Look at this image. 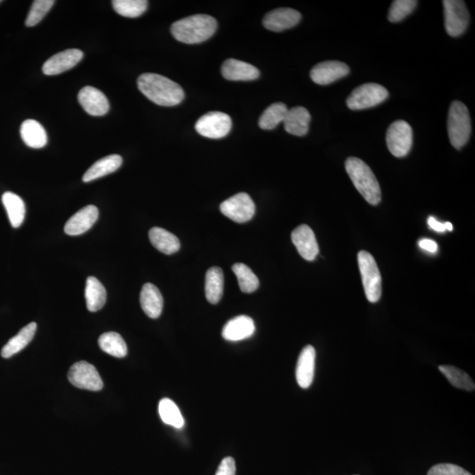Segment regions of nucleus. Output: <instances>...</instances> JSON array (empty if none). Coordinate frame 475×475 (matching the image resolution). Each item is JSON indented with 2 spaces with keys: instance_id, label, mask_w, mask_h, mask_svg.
<instances>
[{
  "instance_id": "nucleus-40",
  "label": "nucleus",
  "mask_w": 475,
  "mask_h": 475,
  "mask_svg": "<svg viewBox=\"0 0 475 475\" xmlns=\"http://www.w3.org/2000/svg\"><path fill=\"white\" fill-rule=\"evenodd\" d=\"M419 246L421 249L428 251L430 253H436L439 246H437V242H434L432 240L423 239L421 240L419 242Z\"/></svg>"
},
{
  "instance_id": "nucleus-14",
  "label": "nucleus",
  "mask_w": 475,
  "mask_h": 475,
  "mask_svg": "<svg viewBox=\"0 0 475 475\" xmlns=\"http://www.w3.org/2000/svg\"><path fill=\"white\" fill-rule=\"evenodd\" d=\"M78 100L87 114L103 117L110 110V103L103 92L93 87H85L80 91Z\"/></svg>"
},
{
  "instance_id": "nucleus-37",
  "label": "nucleus",
  "mask_w": 475,
  "mask_h": 475,
  "mask_svg": "<svg viewBox=\"0 0 475 475\" xmlns=\"http://www.w3.org/2000/svg\"><path fill=\"white\" fill-rule=\"evenodd\" d=\"M54 4H55L54 0H36V1H34L28 18L26 20V26L34 27L37 25L53 8Z\"/></svg>"
},
{
  "instance_id": "nucleus-22",
  "label": "nucleus",
  "mask_w": 475,
  "mask_h": 475,
  "mask_svg": "<svg viewBox=\"0 0 475 475\" xmlns=\"http://www.w3.org/2000/svg\"><path fill=\"white\" fill-rule=\"evenodd\" d=\"M140 304L142 311L152 319L161 316L164 300L161 291L152 284H145L140 293Z\"/></svg>"
},
{
  "instance_id": "nucleus-32",
  "label": "nucleus",
  "mask_w": 475,
  "mask_h": 475,
  "mask_svg": "<svg viewBox=\"0 0 475 475\" xmlns=\"http://www.w3.org/2000/svg\"><path fill=\"white\" fill-rule=\"evenodd\" d=\"M439 369L454 388L466 390V391H474L475 385L473 380L462 370L454 367L453 365H440Z\"/></svg>"
},
{
  "instance_id": "nucleus-41",
  "label": "nucleus",
  "mask_w": 475,
  "mask_h": 475,
  "mask_svg": "<svg viewBox=\"0 0 475 475\" xmlns=\"http://www.w3.org/2000/svg\"><path fill=\"white\" fill-rule=\"evenodd\" d=\"M428 225H429L430 228L436 231L437 233H444L446 231V225H444L443 223L437 221V220L435 218H433V217H430V218L428 219Z\"/></svg>"
},
{
  "instance_id": "nucleus-2",
  "label": "nucleus",
  "mask_w": 475,
  "mask_h": 475,
  "mask_svg": "<svg viewBox=\"0 0 475 475\" xmlns=\"http://www.w3.org/2000/svg\"><path fill=\"white\" fill-rule=\"evenodd\" d=\"M218 23L212 16L196 15L173 24L171 33L179 42L195 44L205 42L215 34Z\"/></svg>"
},
{
  "instance_id": "nucleus-6",
  "label": "nucleus",
  "mask_w": 475,
  "mask_h": 475,
  "mask_svg": "<svg viewBox=\"0 0 475 475\" xmlns=\"http://www.w3.org/2000/svg\"><path fill=\"white\" fill-rule=\"evenodd\" d=\"M389 96L388 91L379 84L367 83L356 87L347 99L351 110H367L384 103Z\"/></svg>"
},
{
  "instance_id": "nucleus-25",
  "label": "nucleus",
  "mask_w": 475,
  "mask_h": 475,
  "mask_svg": "<svg viewBox=\"0 0 475 475\" xmlns=\"http://www.w3.org/2000/svg\"><path fill=\"white\" fill-rule=\"evenodd\" d=\"M149 239L152 245L163 254H175L181 247V243L175 234L159 227H154L150 230Z\"/></svg>"
},
{
  "instance_id": "nucleus-27",
  "label": "nucleus",
  "mask_w": 475,
  "mask_h": 475,
  "mask_svg": "<svg viewBox=\"0 0 475 475\" xmlns=\"http://www.w3.org/2000/svg\"><path fill=\"white\" fill-rule=\"evenodd\" d=\"M85 297H86L88 310L94 313V312L101 310L106 303L107 291L96 277H89L87 280Z\"/></svg>"
},
{
  "instance_id": "nucleus-16",
  "label": "nucleus",
  "mask_w": 475,
  "mask_h": 475,
  "mask_svg": "<svg viewBox=\"0 0 475 475\" xmlns=\"http://www.w3.org/2000/svg\"><path fill=\"white\" fill-rule=\"evenodd\" d=\"M291 240L298 253L307 261H314L319 254L316 237L310 226L301 225L291 233Z\"/></svg>"
},
{
  "instance_id": "nucleus-11",
  "label": "nucleus",
  "mask_w": 475,
  "mask_h": 475,
  "mask_svg": "<svg viewBox=\"0 0 475 475\" xmlns=\"http://www.w3.org/2000/svg\"><path fill=\"white\" fill-rule=\"evenodd\" d=\"M68 379L78 388L95 392L103 388V381L99 372L87 362L81 361L71 366L68 372Z\"/></svg>"
},
{
  "instance_id": "nucleus-43",
  "label": "nucleus",
  "mask_w": 475,
  "mask_h": 475,
  "mask_svg": "<svg viewBox=\"0 0 475 475\" xmlns=\"http://www.w3.org/2000/svg\"><path fill=\"white\" fill-rule=\"evenodd\" d=\"M1 2H2V1H0V4H1Z\"/></svg>"
},
{
  "instance_id": "nucleus-17",
  "label": "nucleus",
  "mask_w": 475,
  "mask_h": 475,
  "mask_svg": "<svg viewBox=\"0 0 475 475\" xmlns=\"http://www.w3.org/2000/svg\"><path fill=\"white\" fill-rule=\"evenodd\" d=\"M99 217V210L94 205L84 207L74 214L64 226V233L70 236H78L91 229Z\"/></svg>"
},
{
  "instance_id": "nucleus-18",
  "label": "nucleus",
  "mask_w": 475,
  "mask_h": 475,
  "mask_svg": "<svg viewBox=\"0 0 475 475\" xmlns=\"http://www.w3.org/2000/svg\"><path fill=\"white\" fill-rule=\"evenodd\" d=\"M256 326L252 318L240 315L230 320L223 328L222 337L225 340L239 342L252 337Z\"/></svg>"
},
{
  "instance_id": "nucleus-19",
  "label": "nucleus",
  "mask_w": 475,
  "mask_h": 475,
  "mask_svg": "<svg viewBox=\"0 0 475 475\" xmlns=\"http://www.w3.org/2000/svg\"><path fill=\"white\" fill-rule=\"evenodd\" d=\"M316 352L313 346L307 345L302 349L296 368V379L300 388H310L314 381Z\"/></svg>"
},
{
  "instance_id": "nucleus-26",
  "label": "nucleus",
  "mask_w": 475,
  "mask_h": 475,
  "mask_svg": "<svg viewBox=\"0 0 475 475\" xmlns=\"http://www.w3.org/2000/svg\"><path fill=\"white\" fill-rule=\"evenodd\" d=\"M36 328V322H31V323L24 327L15 337L10 339L8 344L2 349L1 356L3 358H10L27 347L35 337Z\"/></svg>"
},
{
  "instance_id": "nucleus-23",
  "label": "nucleus",
  "mask_w": 475,
  "mask_h": 475,
  "mask_svg": "<svg viewBox=\"0 0 475 475\" xmlns=\"http://www.w3.org/2000/svg\"><path fill=\"white\" fill-rule=\"evenodd\" d=\"M123 164V158L120 155L112 154L99 159L94 163L83 176L84 182H90L94 180L112 174L120 168Z\"/></svg>"
},
{
  "instance_id": "nucleus-15",
  "label": "nucleus",
  "mask_w": 475,
  "mask_h": 475,
  "mask_svg": "<svg viewBox=\"0 0 475 475\" xmlns=\"http://www.w3.org/2000/svg\"><path fill=\"white\" fill-rule=\"evenodd\" d=\"M301 20L300 13L291 8H278L264 16V28L273 32H282L293 28Z\"/></svg>"
},
{
  "instance_id": "nucleus-31",
  "label": "nucleus",
  "mask_w": 475,
  "mask_h": 475,
  "mask_svg": "<svg viewBox=\"0 0 475 475\" xmlns=\"http://www.w3.org/2000/svg\"><path fill=\"white\" fill-rule=\"evenodd\" d=\"M288 108L283 103H276L267 108L259 119V126L263 130L270 131L278 124L284 123Z\"/></svg>"
},
{
  "instance_id": "nucleus-42",
  "label": "nucleus",
  "mask_w": 475,
  "mask_h": 475,
  "mask_svg": "<svg viewBox=\"0 0 475 475\" xmlns=\"http://www.w3.org/2000/svg\"><path fill=\"white\" fill-rule=\"evenodd\" d=\"M444 225H446V231H450V232H451V231H453V225H451V224L450 222L444 223Z\"/></svg>"
},
{
  "instance_id": "nucleus-38",
  "label": "nucleus",
  "mask_w": 475,
  "mask_h": 475,
  "mask_svg": "<svg viewBox=\"0 0 475 475\" xmlns=\"http://www.w3.org/2000/svg\"><path fill=\"white\" fill-rule=\"evenodd\" d=\"M427 475H473L464 468L453 464H437L433 466Z\"/></svg>"
},
{
  "instance_id": "nucleus-21",
  "label": "nucleus",
  "mask_w": 475,
  "mask_h": 475,
  "mask_svg": "<svg viewBox=\"0 0 475 475\" xmlns=\"http://www.w3.org/2000/svg\"><path fill=\"white\" fill-rule=\"evenodd\" d=\"M310 121L311 115L307 108L296 107L288 110L283 124L288 133L303 137L307 134Z\"/></svg>"
},
{
  "instance_id": "nucleus-29",
  "label": "nucleus",
  "mask_w": 475,
  "mask_h": 475,
  "mask_svg": "<svg viewBox=\"0 0 475 475\" xmlns=\"http://www.w3.org/2000/svg\"><path fill=\"white\" fill-rule=\"evenodd\" d=\"M2 202L12 226L13 228H18L25 219L26 207L23 200L15 193L6 192L2 196Z\"/></svg>"
},
{
  "instance_id": "nucleus-35",
  "label": "nucleus",
  "mask_w": 475,
  "mask_h": 475,
  "mask_svg": "<svg viewBox=\"0 0 475 475\" xmlns=\"http://www.w3.org/2000/svg\"><path fill=\"white\" fill-rule=\"evenodd\" d=\"M112 5L118 15L127 18H138L147 11L148 2L145 0H114Z\"/></svg>"
},
{
  "instance_id": "nucleus-20",
  "label": "nucleus",
  "mask_w": 475,
  "mask_h": 475,
  "mask_svg": "<svg viewBox=\"0 0 475 475\" xmlns=\"http://www.w3.org/2000/svg\"><path fill=\"white\" fill-rule=\"evenodd\" d=\"M221 73L226 80L232 81H250L260 77V71L256 66L233 59L225 61Z\"/></svg>"
},
{
  "instance_id": "nucleus-39",
  "label": "nucleus",
  "mask_w": 475,
  "mask_h": 475,
  "mask_svg": "<svg viewBox=\"0 0 475 475\" xmlns=\"http://www.w3.org/2000/svg\"><path fill=\"white\" fill-rule=\"evenodd\" d=\"M235 460H234L232 457H226L221 461V463H220L216 475H235Z\"/></svg>"
},
{
  "instance_id": "nucleus-28",
  "label": "nucleus",
  "mask_w": 475,
  "mask_h": 475,
  "mask_svg": "<svg viewBox=\"0 0 475 475\" xmlns=\"http://www.w3.org/2000/svg\"><path fill=\"white\" fill-rule=\"evenodd\" d=\"M224 274L219 267H212L205 277V295L210 304H218L223 297Z\"/></svg>"
},
{
  "instance_id": "nucleus-9",
  "label": "nucleus",
  "mask_w": 475,
  "mask_h": 475,
  "mask_svg": "<svg viewBox=\"0 0 475 475\" xmlns=\"http://www.w3.org/2000/svg\"><path fill=\"white\" fill-rule=\"evenodd\" d=\"M196 131L203 137L219 139L225 138L232 129V119L219 111L209 112L198 119Z\"/></svg>"
},
{
  "instance_id": "nucleus-30",
  "label": "nucleus",
  "mask_w": 475,
  "mask_h": 475,
  "mask_svg": "<svg viewBox=\"0 0 475 475\" xmlns=\"http://www.w3.org/2000/svg\"><path fill=\"white\" fill-rule=\"evenodd\" d=\"M98 342H99L100 348L104 352L115 356V358H122L127 355L126 342L117 332H105V334L101 335Z\"/></svg>"
},
{
  "instance_id": "nucleus-36",
  "label": "nucleus",
  "mask_w": 475,
  "mask_h": 475,
  "mask_svg": "<svg viewBox=\"0 0 475 475\" xmlns=\"http://www.w3.org/2000/svg\"><path fill=\"white\" fill-rule=\"evenodd\" d=\"M417 4L418 2L415 0H395L392 3L389 10L388 16L389 22L393 23L402 22L416 9Z\"/></svg>"
},
{
  "instance_id": "nucleus-5",
  "label": "nucleus",
  "mask_w": 475,
  "mask_h": 475,
  "mask_svg": "<svg viewBox=\"0 0 475 475\" xmlns=\"http://www.w3.org/2000/svg\"><path fill=\"white\" fill-rule=\"evenodd\" d=\"M365 296L371 303H376L382 294L381 275L376 261L367 251H360L358 256Z\"/></svg>"
},
{
  "instance_id": "nucleus-7",
  "label": "nucleus",
  "mask_w": 475,
  "mask_h": 475,
  "mask_svg": "<svg viewBox=\"0 0 475 475\" xmlns=\"http://www.w3.org/2000/svg\"><path fill=\"white\" fill-rule=\"evenodd\" d=\"M386 145L390 152L397 158L409 154L413 145V131L405 121L399 120L390 125L386 131Z\"/></svg>"
},
{
  "instance_id": "nucleus-4",
  "label": "nucleus",
  "mask_w": 475,
  "mask_h": 475,
  "mask_svg": "<svg viewBox=\"0 0 475 475\" xmlns=\"http://www.w3.org/2000/svg\"><path fill=\"white\" fill-rule=\"evenodd\" d=\"M447 126L451 144L457 150H460L469 140L472 131L469 112L461 101L451 103Z\"/></svg>"
},
{
  "instance_id": "nucleus-13",
  "label": "nucleus",
  "mask_w": 475,
  "mask_h": 475,
  "mask_svg": "<svg viewBox=\"0 0 475 475\" xmlns=\"http://www.w3.org/2000/svg\"><path fill=\"white\" fill-rule=\"evenodd\" d=\"M84 53L80 50L70 49L57 53L44 63L43 71L46 75H59L73 69L82 60Z\"/></svg>"
},
{
  "instance_id": "nucleus-10",
  "label": "nucleus",
  "mask_w": 475,
  "mask_h": 475,
  "mask_svg": "<svg viewBox=\"0 0 475 475\" xmlns=\"http://www.w3.org/2000/svg\"><path fill=\"white\" fill-rule=\"evenodd\" d=\"M224 216L236 223H246L253 219L256 205L247 193H239L220 205Z\"/></svg>"
},
{
  "instance_id": "nucleus-3",
  "label": "nucleus",
  "mask_w": 475,
  "mask_h": 475,
  "mask_svg": "<svg viewBox=\"0 0 475 475\" xmlns=\"http://www.w3.org/2000/svg\"><path fill=\"white\" fill-rule=\"evenodd\" d=\"M345 168L356 189L370 205L381 201V189L372 169L362 159L351 157L345 162Z\"/></svg>"
},
{
  "instance_id": "nucleus-34",
  "label": "nucleus",
  "mask_w": 475,
  "mask_h": 475,
  "mask_svg": "<svg viewBox=\"0 0 475 475\" xmlns=\"http://www.w3.org/2000/svg\"><path fill=\"white\" fill-rule=\"evenodd\" d=\"M159 413L163 422L168 425L177 428V429H181L184 425V419L181 411L177 405L170 399L164 398L159 402Z\"/></svg>"
},
{
  "instance_id": "nucleus-8",
  "label": "nucleus",
  "mask_w": 475,
  "mask_h": 475,
  "mask_svg": "<svg viewBox=\"0 0 475 475\" xmlns=\"http://www.w3.org/2000/svg\"><path fill=\"white\" fill-rule=\"evenodd\" d=\"M444 27L448 35L458 37L466 31L469 24V13L461 0H444Z\"/></svg>"
},
{
  "instance_id": "nucleus-24",
  "label": "nucleus",
  "mask_w": 475,
  "mask_h": 475,
  "mask_svg": "<svg viewBox=\"0 0 475 475\" xmlns=\"http://www.w3.org/2000/svg\"><path fill=\"white\" fill-rule=\"evenodd\" d=\"M20 136L28 147L40 149L45 147L48 137L43 125L33 119L23 122L20 127Z\"/></svg>"
},
{
  "instance_id": "nucleus-33",
  "label": "nucleus",
  "mask_w": 475,
  "mask_h": 475,
  "mask_svg": "<svg viewBox=\"0 0 475 475\" xmlns=\"http://www.w3.org/2000/svg\"><path fill=\"white\" fill-rule=\"evenodd\" d=\"M233 273L236 275L240 290L244 293H252L259 288L260 282L250 269L244 263H235L232 267Z\"/></svg>"
},
{
  "instance_id": "nucleus-12",
  "label": "nucleus",
  "mask_w": 475,
  "mask_h": 475,
  "mask_svg": "<svg viewBox=\"0 0 475 475\" xmlns=\"http://www.w3.org/2000/svg\"><path fill=\"white\" fill-rule=\"evenodd\" d=\"M349 73V67L340 61H325L311 70L310 77L314 83L326 86L342 79Z\"/></svg>"
},
{
  "instance_id": "nucleus-1",
  "label": "nucleus",
  "mask_w": 475,
  "mask_h": 475,
  "mask_svg": "<svg viewBox=\"0 0 475 475\" xmlns=\"http://www.w3.org/2000/svg\"><path fill=\"white\" fill-rule=\"evenodd\" d=\"M138 89L152 103L163 107L176 106L184 100L180 85L156 73H144L138 80Z\"/></svg>"
}]
</instances>
